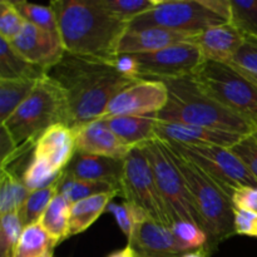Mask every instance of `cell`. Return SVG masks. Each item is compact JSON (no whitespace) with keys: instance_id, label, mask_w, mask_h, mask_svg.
Masks as SVG:
<instances>
[{"instance_id":"cell-1","label":"cell","mask_w":257,"mask_h":257,"mask_svg":"<svg viewBox=\"0 0 257 257\" xmlns=\"http://www.w3.org/2000/svg\"><path fill=\"white\" fill-rule=\"evenodd\" d=\"M47 75L67 97V125L73 131L100 119L110 100L141 79L125 77L114 63L65 53Z\"/></svg>"},{"instance_id":"cell-2","label":"cell","mask_w":257,"mask_h":257,"mask_svg":"<svg viewBox=\"0 0 257 257\" xmlns=\"http://www.w3.org/2000/svg\"><path fill=\"white\" fill-rule=\"evenodd\" d=\"M49 5L65 53L115 63L130 22L105 12L97 0H55Z\"/></svg>"},{"instance_id":"cell-3","label":"cell","mask_w":257,"mask_h":257,"mask_svg":"<svg viewBox=\"0 0 257 257\" xmlns=\"http://www.w3.org/2000/svg\"><path fill=\"white\" fill-rule=\"evenodd\" d=\"M168 89L166 107L158 113L162 122L200 125L211 130L247 136L255 132L256 125L235 114L210 97L200 87L193 75L165 79Z\"/></svg>"},{"instance_id":"cell-4","label":"cell","mask_w":257,"mask_h":257,"mask_svg":"<svg viewBox=\"0 0 257 257\" xmlns=\"http://www.w3.org/2000/svg\"><path fill=\"white\" fill-rule=\"evenodd\" d=\"M163 142L171 160L185 180L203 231L208 236L205 248L211 255V251L217 247L218 243L236 235L235 206L231 193L198 166L173 150L166 141Z\"/></svg>"},{"instance_id":"cell-5","label":"cell","mask_w":257,"mask_h":257,"mask_svg":"<svg viewBox=\"0 0 257 257\" xmlns=\"http://www.w3.org/2000/svg\"><path fill=\"white\" fill-rule=\"evenodd\" d=\"M68 104L64 90L48 75L39 79L29 97L2 123L17 147L34 146L55 124H65Z\"/></svg>"},{"instance_id":"cell-6","label":"cell","mask_w":257,"mask_h":257,"mask_svg":"<svg viewBox=\"0 0 257 257\" xmlns=\"http://www.w3.org/2000/svg\"><path fill=\"white\" fill-rule=\"evenodd\" d=\"M193 78L212 99L257 128V82L252 74L232 63L205 60Z\"/></svg>"},{"instance_id":"cell-7","label":"cell","mask_w":257,"mask_h":257,"mask_svg":"<svg viewBox=\"0 0 257 257\" xmlns=\"http://www.w3.org/2000/svg\"><path fill=\"white\" fill-rule=\"evenodd\" d=\"M142 148L152 167L172 225L176 222H192L202 228L185 180L171 160L165 142L160 138H153L142 145Z\"/></svg>"},{"instance_id":"cell-8","label":"cell","mask_w":257,"mask_h":257,"mask_svg":"<svg viewBox=\"0 0 257 257\" xmlns=\"http://www.w3.org/2000/svg\"><path fill=\"white\" fill-rule=\"evenodd\" d=\"M225 23L228 20L205 7L202 0H157L153 9L130 23V29L163 28L187 34H200L208 28Z\"/></svg>"},{"instance_id":"cell-9","label":"cell","mask_w":257,"mask_h":257,"mask_svg":"<svg viewBox=\"0 0 257 257\" xmlns=\"http://www.w3.org/2000/svg\"><path fill=\"white\" fill-rule=\"evenodd\" d=\"M122 197L142 208L155 222L171 228L172 222L142 146L133 148L124 160Z\"/></svg>"},{"instance_id":"cell-10","label":"cell","mask_w":257,"mask_h":257,"mask_svg":"<svg viewBox=\"0 0 257 257\" xmlns=\"http://www.w3.org/2000/svg\"><path fill=\"white\" fill-rule=\"evenodd\" d=\"M232 195L238 187H257V181L230 148L212 145H181L166 141Z\"/></svg>"},{"instance_id":"cell-11","label":"cell","mask_w":257,"mask_h":257,"mask_svg":"<svg viewBox=\"0 0 257 257\" xmlns=\"http://www.w3.org/2000/svg\"><path fill=\"white\" fill-rule=\"evenodd\" d=\"M132 55L138 65V79L165 80L190 77L205 62L200 47L193 42Z\"/></svg>"},{"instance_id":"cell-12","label":"cell","mask_w":257,"mask_h":257,"mask_svg":"<svg viewBox=\"0 0 257 257\" xmlns=\"http://www.w3.org/2000/svg\"><path fill=\"white\" fill-rule=\"evenodd\" d=\"M168 100L167 85L162 80L141 79L118 93L100 119L118 115H158Z\"/></svg>"},{"instance_id":"cell-13","label":"cell","mask_w":257,"mask_h":257,"mask_svg":"<svg viewBox=\"0 0 257 257\" xmlns=\"http://www.w3.org/2000/svg\"><path fill=\"white\" fill-rule=\"evenodd\" d=\"M9 44L25 60L47 70L59 63L65 54L59 34L50 33L30 23L25 24L20 34Z\"/></svg>"},{"instance_id":"cell-14","label":"cell","mask_w":257,"mask_h":257,"mask_svg":"<svg viewBox=\"0 0 257 257\" xmlns=\"http://www.w3.org/2000/svg\"><path fill=\"white\" fill-rule=\"evenodd\" d=\"M128 246L135 250L137 257H182L186 253L171 228L150 217L138 223L128 238Z\"/></svg>"},{"instance_id":"cell-15","label":"cell","mask_w":257,"mask_h":257,"mask_svg":"<svg viewBox=\"0 0 257 257\" xmlns=\"http://www.w3.org/2000/svg\"><path fill=\"white\" fill-rule=\"evenodd\" d=\"M77 153L124 160L133 147L124 145L104 119H98L74 131Z\"/></svg>"},{"instance_id":"cell-16","label":"cell","mask_w":257,"mask_h":257,"mask_svg":"<svg viewBox=\"0 0 257 257\" xmlns=\"http://www.w3.org/2000/svg\"><path fill=\"white\" fill-rule=\"evenodd\" d=\"M77 153L75 132L65 124H55L45 131L33 147V157L63 172Z\"/></svg>"},{"instance_id":"cell-17","label":"cell","mask_w":257,"mask_h":257,"mask_svg":"<svg viewBox=\"0 0 257 257\" xmlns=\"http://www.w3.org/2000/svg\"><path fill=\"white\" fill-rule=\"evenodd\" d=\"M124 160L75 153L73 160L64 170V175L75 180L109 183L117 187L122 196Z\"/></svg>"},{"instance_id":"cell-18","label":"cell","mask_w":257,"mask_h":257,"mask_svg":"<svg viewBox=\"0 0 257 257\" xmlns=\"http://www.w3.org/2000/svg\"><path fill=\"white\" fill-rule=\"evenodd\" d=\"M156 137L168 141V142L181 143V145H212L231 148L243 136L200 127V125L162 122L158 119L157 125H156Z\"/></svg>"},{"instance_id":"cell-19","label":"cell","mask_w":257,"mask_h":257,"mask_svg":"<svg viewBox=\"0 0 257 257\" xmlns=\"http://www.w3.org/2000/svg\"><path fill=\"white\" fill-rule=\"evenodd\" d=\"M245 42V35L231 22L208 28L193 40L200 47L205 60L223 63L232 62Z\"/></svg>"},{"instance_id":"cell-20","label":"cell","mask_w":257,"mask_h":257,"mask_svg":"<svg viewBox=\"0 0 257 257\" xmlns=\"http://www.w3.org/2000/svg\"><path fill=\"white\" fill-rule=\"evenodd\" d=\"M196 35L197 34L173 32L163 28L128 29L119 43L118 55L157 52L180 43L193 42Z\"/></svg>"},{"instance_id":"cell-21","label":"cell","mask_w":257,"mask_h":257,"mask_svg":"<svg viewBox=\"0 0 257 257\" xmlns=\"http://www.w3.org/2000/svg\"><path fill=\"white\" fill-rule=\"evenodd\" d=\"M124 145L140 147L156 137L158 115H118L104 119Z\"/></svg>"},{"instance_id":"cell-22","label":"cell","mask_w":257,"mask_h":257,"mask_svg":"<svg viewBox=\"0 0 257 257\" xmlns=\"http://www.w3.org/2000/svg\"><path fill=\"white\" fill-rule=\"evenodd\" d=\"M119 196L118 192H105L84 198L70 206L69 237L84 232L90 227L100 215L108 208L114 197Z\"/></svg>"},{"instance_id":"cell-23","label":"cell","mask_w":257,"mask_h":257,"mask_svg":"<svg viewBox=\"0 0 257 257\" xmlns=\"http://www.w3.org/2000/svg\"><path fill=\"white\" fill-rule=\"evenodd\" d=\"M47 69L32 64L0 38V79H34L47 75Z\"/></svg>"},{"instance_id":"cell-24","label":"cell","mask_w":257,"mask_h":257,"mask_svg":"<svg viewBox=\"0 0 257 257\" xmlns=\"http://www.w3.org/2000/svg\"><path fill=\"white\" fill-rule=\"evenodd\" d=\"M58 243L39 222L34 223L24 228L12 257H50Z\"/></svg>"},{"instance_id":"cell-25","label":"cell","mask_w":257,"mask_h":257,"mask_svg":"<svg viewBox=\"0 0 257 257\" xmlns=\"http://www.w3.org/2000/svg\"><path fill=\"white\" fill-rule=\"evenodd\" d=\"M70 206L72 205L58 193L39 221L43 228L59 243L69 237Z\"/></svg>"},{"instance_id":"cell-26","label":"cell","mask_w":257,"mask_h":257,"mask_svg":"<svg viewBox=\"0 0 257 257\" xmlns=\"http://www.w3.org/2000/svg\"><path fill=\"white\" fill-rule=\"evenodd\" d=\"M38 80L0 79V123H4L29 97Z\"/></svg>"},{"instance_id":"cell-27","label":"cell","mask_w":257,"mask_h":257,"mask_svg":"<svg viewBox=\"0 0 257 257\" xmlns=\"http://www.w3.org/2000/svg\"><path fill=\"white\" fill-rule=\"evenodd\" d=\"M32 191L8 168H2L0 178V215L20 211Z\"/></svg>"},{"instance_id":"cell-28","label":"cell","mask_w":257,"mask_h":257,"mask_svg":"<svg viewBox=\"0 0 257 257\" xmlns=\"http://www.w3.org/2000/svg\"><path fill=\"white\" fill-rule=\"evenodd\" d=\"M118 192L120 196L119 190L113 185L105 182H94V181L75 180V178L68 177L63 175L62 182L59 186V193L70 203L78 202L84 198L92 197L94 195L105 192Z\"/></svg>"},{"instance_id":"cell-29","label":"cell","mask_w":257,"mask_h":257,"mask_svg":"<svg viewBox=\"0 0 257 257\" xmlns=\"http://www.w3.org/2000/svg\"><path fill=\"white\" fill-rule=\"evenodd\" d=\"M62 178L58 180L57 182L52 183L50 186H48V187L33 191L30 193L27 202L24 203V206L19 211L20 217H22V221L25 227L39 222L43 213L45 212V210L49 206V203L59 193V186L60 182H62Z\"/></svg>"},{"instance_id":"cell-30","label":"cell","mask_w":257,"mask_h":257,"mask_svg":"<svg viewBox=\"0 0 257 257\" xmlns=\"http://www.w3.org/2000/svg\"><path fill=\"white\" fill-rule=\"evenodd\" d=\"M63 175H64V171L58 172L49 165L32 156L29 163L23 171L20 180L24 183L25 187L33 192V191L42 190V188H45L52 183L57 182L58 180L63 177Z\"/></svg>"},{"instance_id":"cell-31","label":"cell","mask_w":257,"mask_h":257,"mask_svg":"<svg viewBox=\"0 0 257 257\" xmlns=\"http://www.w3.org/2000/svg\"><path fill=\"white\" fill-rule=\"evenodd\" d=\"M230 22L246 39L257 42V0H231Z\"/></svg>"},{"instance_id":"cell-32","label":"cell","mask_w":257,"mask_h":257,"mask_svg":"<svg viewBox=\"0 0 257 257\" xmlns=\"http://www.w3.org/2000/svg\"><path fill=\"white\" fill-rule=\"evenodd\" d=\"M13 4L27 23H30V24L48 30L50 33H54V34H59L57 17L50 5L44 7V5L32 4V3L24 2V0H17V2H13Z\"/></svg>"},{"instance_id":"cell-33","label":"cell","mask_w":257,"mask_h":257,"mask_svg":"<svg viewBox=\"0 0 257 257\" xmlns=\"http://www.w3.org/2000/svg\"><path fill=\"white\" fill-rule=\"evenodd\" d=\"M25 226L19 211L0 216V257H12Z\"/></svg>"},{"instance_id":"cell-34","label":"cell","mask_w":257,"mask_h":257,"mask_svg":"<svg viewBox=\"0 0 257 257\" xmlns=\"http://www.w3.org/2000/svg\"><path fill=\"white\" fill-rule=\"evenodd\" d=\"M97 3L109 14L131 23L135 18L153 9L157 0H97Z\"/></svg>"},{"instance_id":"cell-35","label":"cell","mask_w":257,"mask_h":257,"mask_svg":"<svg viewBox=\"0 0 257 257\" xmlns=\"http://www.w3.org/2000/svg\"><path fill=\"white\" fill-rule=\"evenodd\" d=\"M107 210L114 216L118 226L122 230V232L127 236V238L132 236L133 231L137 227L138 223L150 217L142 208L125 200L122 203L110 202Z\"/></svg>"},{"instance_id":"cell-36","label":"cell","mask_w":257,"mask_h":257,"mask_svg":"<svg viewBox=\"0 0 257 257\" xmlns=\"http://www.w3.org/2000/svg\"><path fill=\"white\" fill-rule=\"evenodd\" d=\"M178 245L185 252L200 250L207 246L208 236L200 226L192 222H176L171 226Z\"/></svg>"},{"instance_id":"cell-37","label":"cell","mask_w":257,"mask_h":257,"mask_svg":"<svg viewBox=\"0 0 257 257\" xmlns=\"http://www.w3.org/2000/svg\"><path fill=\"white\" fill-rule=\"evenodd\" d=\"M27 22L20 15L17 8L10 0L0 2V38L12 42L15 37L20 34Z\"/></svg>"},{"instance_id":"cell-38","label":"cell","mask_w":257,"mask_h":257,"mask_svg":"<svg viewBox=\"0 0 257 257\" xmlns=\"http://www.w3.org/2000/svg\"><path fill=\"white\" fill-rule=\"evenodd\" d=\"M230 150L257 181V128L255 132L243 136Z\"/></svg>"},{"instance_id":"cell-39","label":"cell","mask_w":257,"mask_h":257,"mask_svg":"<svg viewBox=\"0 0 257 257\" xmlns=\"http://www.w3.org/2000/svg\"><path fill=\"white\" fill-rule=\"evenodd\" d=\"M231 63L250 74L257 75V42L246 39Z\"/></svg>"},{"instance_id":"cell-40","label":"cell","mask_w":257,"mask_h":257,"mask_svg":"<svg viewBox=\"0 0 257 257\" xmlns=\"http://www.w3.org/2000/svg\"><path fill=\"white\" fill-rule=\"evenodd\" d=\"M232 203L235 210L252 211L257 212V187L245 186L232 191Z\"/></svg>"},{"instance_id":"cell-41","label":"cell","mask_w":257,"mask_h":257,"mask_svg":"<svg viewBox=\"0 0 257 257\" xmlns=\"http://www.w3.org/2000/svg\"><path fill=\"white\" fill-rule=\"evenodd\" d=\"M235 231L237 235L257 237V212L235 210Z\"/></svg>"},{"instance_id":"cell-42","label":"cell","mask_w":257,"mask_h":257,"mask_svg":"<svg viewBox=\"0 0 257 257\" xmlns=\"http://www.w3.org/2000/svg\"><path fill=\"white\" fill-rule=\"evenodd\" d=\"M118 72L122 73L125 77L138 79V65L132 54H120L118 55L114 63Z\"/></svg>"},{"instance_id":"cell-43","label":"cell","mask_w":257,"mask_h":257,"mask_svg":"<svg viewBox=\"0 0 257 257\" xmlns=\"http://www.w3.org/2000/svg\"><path fill=\"white\" fill-rule=\"evenodd\" d=\"M107 257H137V255H136L135 250H133L131 246L127 245L124 248H122V250L114 251V252H112L110 255H108Z\"/></svg>"},{"instance_id":"cell-44","label":"cell","mask_w":257,"mask_h":257,"mask_svg":"<svg viewBox=\"0 0 257 257\" xmlns=\"http://www.w3.org/2000/svg\"><path fill=\"white\" fill-rule=\"evenodd\" d=\"M208 256H210V253H208V251L203 247V248H200V250L186 252L182 257H208Z\"/></svg>"},{"instance_id":"cell-45","label":"cell","mask_w":257,"mask_h":257,"mask_svg":"<svg viewBox=\"0 0 257 257\" xmlns=\"http://www.w3.org/2000/svg\"><path fill=\"white\" fill-rule=\"evenodd\" d=\"M253 75V74H252ZM253 78H255V79H256V82H257V75H253Z\"/></svg>"},{"instance_id":"cell-46","label":"cell","mask_w":257,"mask_h":257,"mask_svg":"<svg viewBox=\"0 0 257 257\" xmlns=\"http://www.w3.org/2000/svg\"><path fill=\"white\" fill-rule=\"evenodd\" d=\"M50 257H54V256H50Z\"/></svg>"}]
</instances>
